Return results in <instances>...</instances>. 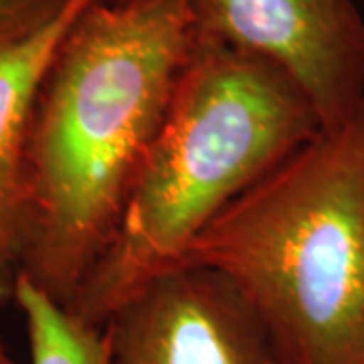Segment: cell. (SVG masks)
<instances>
[{
    "label": "cell",
    "instance_id": "cell-1",
    "mask_svg": "<svg viewBox=\"0 0 364 364\" xmlns=\"http://www.w3.org/2000/svg\"><path fill=\"white\" fill-rule=\"evenodd\" d=\"M193 45L188 0H91L53 57L26 138L21 275L65 308L116 233Z\"/></svg>",
    "mask_w": 364,
    "mask_h": 364
},
{
    "label": "cell",
    "instance_id": "cell-2",
    "mask_svg": "<svg viewBox=\"0 0 364 364\" xmlns=\"http://www.w3.org/2000/svg\"><path fill=\"white\" fill-rule=\"evenodd\" d=\"M322 134L279 69L195 41L112 241L67 310L104 328L122 304L181 267L225 208Z\"/></svg>",
    "mask_w": 364,
    "mask_h": 364
},
{
    "label": "cell",
    "instance_id": "cell-3",
    "mask_svg": "<svg viewBox=\"0 0 364 364\" xmlns=\"http://www.w3.org/2000/svg\"><path fill=\"white\" fill-rule=\"evenodd\" d=\"M182 265L223 275L282 364H364V107L231 203Z\"/></svg>",
    "mask_w": 364,
    "mask_h": 364
},
{
    "label": "cell",
    "instance_id": "cell-4",
    "mask_svg": "<svg viewBox=\"0 0 364 364\" xmlns=\"http://www.w3.org/2000/svg\"><path fill=\"white\" fill-rule=\"evenodd\" d=\"M195 41L265 61L294 81L322 132L364 107V14L354 0H188Z\"/></svg>",
    "mask_w": 364,
    "mask_h": 364
},
{
    "label": "cell",
    "instance_id": "cell-5",
    "mask_svg": "<svg viewBox=\"0 0 364 364\" xmlns=\"http://www.w3.org/2000/svg\"><path fill=\"white\" fill-rule=\"evenodd\" d=\"M107 364H282L257 316L223 275L181 265L104 326Z\"/></svg>",
    "mask_w": 364,
    "mask_h": 364
},
{
    "label": "cell",
    "instance_id": "cell-6",
    "mask_svg": "<svg viewBox=\"0 0 364 364\" xmlns=\"http://www.w3.org/2000/svg\"><path fill=\"white\" fill-rule=\"evenodd\" d=\"M91 0L0 51V301L13 299L26 245V138L35 100L69 26Z\"/></svg>",
    "mask_w": 364,
    "mask_h": 364
},
{
    "label": "cell",
    "instance_id": "cell-7",
    "mask_svg": "<svg viewBox=\"0 0 364 364\" xmlns=\"http://www.w3.org/2000/svg\"><path fill=\"white\" fill-rule=\"evenodd\" d=\"M13 301L25 320L31 364H107L104 328L81 322L23 275Z\"/></svg>",
    "mask_w": 364,
    "mask_h": 364
},
{
    "label": "cell",
    "instance_id": "cell-8",
    "mask_svg": "<svg viewBox=\"0 0 364 364\" xmlns=\"http://www.w3.org/2000/svg\"><path fill=\"white\" fill-rule=\"evenodd\" d=\"M73 0H0V51L51 25Z\"/></svg>",
    "mask_w": 364,
    "mask_h": 364
},
{
    "label": "cell",
    "instance_id": "cell-9",
    "mask_svg": "<svg viewBox=\"0 0 364 364\" xmlns=\"http://www.w3.org/2000/svg\"><path fill=\"white\" fill-rule=\"evenodd\" d=\"M0 364H16L14 363V358L9 354V350L4 348V344H2V340H0Z\"/></svg>",
    "mask_w": 364,
    "mask_h": 364
},
{
    "label": "cell",
    "instance_id": "cell-10",
    "mask_svg": "<svg viewBox=\"0 0 364 364\" xmlns=\"http://www.w3.org/2000/svg\"><path fill=\"white\" fill-rule=\"evenodd\" d=\"M109 2H136V0H109Z\"/></svg>",
    "mask_w": 364,
    "mask_h": 364
}]
</instances>
